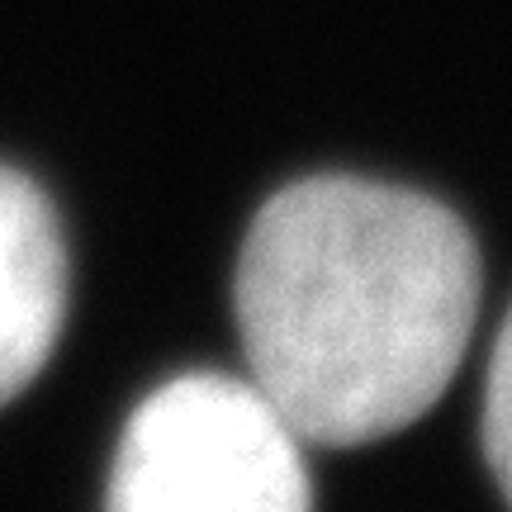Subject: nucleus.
<instances>
[{
	"mask_svg": "<svg viewBox=\"0 0 512 512\" xmlns=\"http://www.w3.org/2000/svg\"><path fill=\"white\" fill-rule=\"evenodd\" d=\"M484 456L498 489L512 508V309L498 328L494 356H489V384H484Z\"/></svg>",
	"mask_w": 512,
	"mask_h": 512,
	"instance_id": "20e7f679",
	"label": "nucleus"
},
{
	"mask_svg": "<svg viewBox=\"0 0 512 512\" xmlns=\"http://www.w3.org/2000/svg\"><path fill=\"white\" fill-rule=\"evenodd\" d=\"M105 512H313L304 441L252 380L181 375L128 418Z\"/></svg>",
	"mask_w": 512,
	"mask_h": 512,
	"instance_id": "f03ea898",
	"label": "nucleus"
},
{
	"mask_svg": "<svg viewBox=\"0 0 512 512\" xmlns=\"http://www.w3.org/2000/svg\"><path fill=\"white\" fill-rule=\"evenodd\" d=\"M238 332L252 384L304 446H370L446 394L479 313L470 228L403 185L313 176L247 228Z\"/></svg>",
	"mask_w": 512,
	"mask_h": 512,
	"instance_id": "f257e3e1",
	"label": "nucleus"
},
{
	"mask_svg": "<svg viewBox=\"0 0 512 512\" xmlns=\"http://www.w3.org/2000/svg\"><path fill=\"white\" fill-rule=\"evenodd\" d=\"M67 318V247L48 195L0 166V408L48 366Z\"/></svg>",
	"mask_w": 512,
	"mask_h": 512,
	"instance_id": "7ed1b4c3",
	"label": "nucleus"
}]
</instances>
